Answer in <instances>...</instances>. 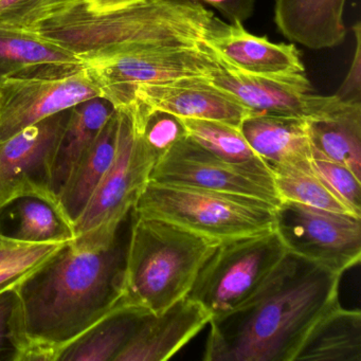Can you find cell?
Instances as JSON below:
<instances>
[{
  "label": "cell",
  "mask_w": 361,
  "mask_h": 361,
  "mask_svg": "<svg viewBox=\"0 0 361 361\" xmlns=\"http://www.w3.org/2000/svg\"><path fill=\"white\" fill-rule=\"evenodd\" d=\"M341 274L287 251L259 288L212 317L204 361H295L316 325L340 306Z\"/></svg>",
  "instance_id": "obj_3"
},
{
  "label": "cell",
  "mask_w": 361,
  "mask_h": 361,
  "mask_svg": "<svg viewBox=\"0 0 361 361\" xmlns=\"http://www.w3.org/2000/svg\"><path fill=\"white\" fill-rule=\"evenodd\" d=\"M207 79L255 113L312 120L329 115L344 104L335 96L312 94L305 73L281 77L249 75L223 61L221 69Z\"/></svg>",
  "instance_id": "obj_12"
},
{
  "label": "cell",
  "mask_w": 361,
  "mask_h": 361,
  "mask_svg": "<svg viewBox=\"0 0 361 361\" xmlns=\"http://www.w3.org/2000/svg\"><path fill=\"white\" fill-rule=\"evenodd\" d=\"M71 109L50 116L0 141V208L22 196L59 202L52 166Z\"/></svg>",
  "instance_id": "obj_11"
},
{
  "label": "cell",
  "mask_w": 361,
  "mask_h": 361,
  "mask_svg": "<svg viewBox=\"0 0 361 361\" xmlns=\"http://www.w3.org/2000/svg\"><path fill=\"white\" fill-rule=\"evenodd\" d=\"M14 304V288L0 293V361H16L18 353L12 323Z\"/></svg>",
  "instance_id": "obj_30"
},
{
  "label": "cell",
  "mask_w": 361,
  "mask_h": 361,
  "mask_svg": "<svg viewBox=\"0 0 361 361\" xmlns=\"http://www.w3.org/2000/svg\"><path fill=\"white\" fill-rule=\"evenodd\" d=\"M42 0H0V25L16 22L37 7Z\"/></svg>",
  "instance_id": "obj_33"
},
{
  "label": "cell",
  "mask_w": 361,
  "mask_h": 361,
  "mask_svg": "<svg viewBox=\"0 0 361 361\" xmlns=\"http://www.w3.org/2000/svg\"><path fill=\"white\" fill-rule=\"evenodd\" d=\"M149 180L246 196L263 200L274 208L281 204L271 170L263 159L227 161L189 136L175 143L158 159Z\"/></svg>",
  "instance_id": "obj_8"
},
{
  "label": "cell",
  "mask_w": 361,
  "mask_h": 361,
  "mask_svg": "<svg viewBox=\"0 0 361 361\" xmlns=\"http://www.w3.org/2000/svg\"><path fill=\"white\" fill-rule=\"evenodd\" d=\"M346 0H276L274 22L293 43L319 50L339 46L346 37Z\"/></svg>",
  "instance_id": "obj_18"
},
{
  "label": "cell",
  "mask_w": 361,
  "mask_h": 361,
  "mask_svg": "<svg viewBox=\"0 0 361 361\" xmlns=\"http://www.w3.org/2000/svg\"><path fill=\"white\" fill-rule=\"evenodd\" d=\"M269 169L281 202H298L323 210L355 215L314 172L312 164L310 168L304 169L290 166H274Z\"/></svg>",
  "instance_id": "obj_26"
},
{
  "label": "cell",
  "mask_w": 361,
  "mask_h": 361,
  "mask_svg": "<svg viewBox=\"0 0 361 361\" xmlns=\"http://www.w3.org/2000/svg\"><path fill=\"white\" fill-rule=\"evenodd\" d=\"M98 96L85 69L65 77L4 80L0 82V141Z\"/></svg>",
  "instance_id": "obj_13"
},
{
  "label": "cell",
  "mask_w": 361,
  "mask_h": 361,
  "mask_svg": "<svg viewBox=\"0 0 361 361\" xmlns=\"http://www.w3.org/2000/svg\"><path fill=\"white\" fill-rule=\"evenodd\" d=\"M198 3L207 4L221 12L230 24L246 22L255 11V0H197Z\"/></svg>",
  "instance_id": "obj_32"
},
{
  "label": "cell",
  "mask_w": 361,
  "mask_h": 361,
  "mask_svg": "<svg viewBox=\"0 0 361 361\" xmlns=\"http://www.w3.org/2000/svg\"><path fill=\"white\" fill-rule=\"evenodd\" d=\"M221 240L133 213L123 302L157 314L187 297Z\"/></svg>",
  "instance_id": "obj_4"
},
{
  "label": "cell",
  "mask_w": 361,
  "mask_h": 361,
  "mask_svg": "<svg viewBox=\"0 0 361 361\" xmlns=\"http://www.w3.org/2000/svg\"><path fill=\"white\" fill-rule=\"evenodd\" d=\"M66 244L20 242L0 233V293L18 286Z\"/></svg>",
  "instance_id": "obj_27"
},
{
  "label": "cell",
  "mask_w": 361,
  "mask_h": 361,
  "mask_svg": "<svg viewBox=\"0 0 361 361\" xmlns=\"http://www.w3.org/2000/svg\"><path fill=\"white\" fill-rule=\"evenodd\" d=\"M212 314L198 302L185 297L160 314H149L115 361H164L187 345Z\"/></svg>",
  "instance_id": "obj_15"
},
{
  "label": "cell",
  "mask_w": 361,
  "mask_h": 361,
  "mask_svg": "<svg viewBox=\"0 0 361 361\" xmlns=\"http://www.w3.org/2000/svg\"><path fill=\"white\" fill-rule=\"evenodd\" d=\"M274 229L285 248L343 274L361 259V217L293 202L274 209Z\"/></svg>",
  "instance_id": "obj_10"
},
{
  "label": "cell",
  "mask_w": 361,
  "mask_h": 361,
  "mask_svg": "<svg viewBox=\"0 0 361 361\" xmlns=\"http://www.w3.org/2000/svg\"><path fill=\"white\" fill-rule=\"evenodd\" d=\"M0 26L54 44L84 63L206 45L229 28L197 0H42Z\"/></svg>",
  "instance_id": "obj_2"
},
{
  "label": "cell",
  "mask_w": 361,
  "mask_h": 361,
  "mask_svg": "<svg viewBox=\"0 0 361 361\" xmlns=\"http://www.w3.org/2000/svg\"><path fill=\"white\" fill-rule=\"evenodd\" d=\"M118 133L119 113L116 109L58 194L59 204L73 226L113 162L117 149Z\"/></svg>",
  "instance_id": "obj_21"
},
{
  "label": "cell",
  "mask_w": 361,
  "mask_h": 361,
  "mask_svg": "<svg viewBox=\"0 0 361 361\" xmlns=\"http://www.w3.org/2000/svg\"><path fill=\"white\" fill-rule=\"evenodd\" d=\"M85 69L79 58L39 37L0 26V82L13 78H54Z\"/></svg>",
  "instance_id": "obj_17"
},
{
  "label": "cell",
  "mask_w": 361,
  "mask_h": 361,
  "mask_svg": "<svg viewBox=\"0 0 361 361\" xmlns=\"http://www.w3.org/2000/svg\"><path fill=\"white\" fill-rule=\"evenodd\" d=\"M181 120L190 138L221 159L231 162L262 159L251 149L240 128L212 120Z\"/></svg>",
  "instance_id": "obj_28"
},
{
  "label": "cell",
  "mask_w": 361,
  "mask_h": 361,
  "mask_svg": "<svg viewBox=\"0 0 361 361\" xmlns=\"http://www.w3.org/2000/svg\"><path fill=\"white\" fill-rule=\"evenodd\" d=\"M84 64L100 96L115 106L139 86L211 77L223 66V61L206 44L96 59Z\"/></svg>",
  "instance_id": "obj_9"
},
{
  "label": "cell",
  "mask_w": 361,
  "mask_h": 361,
  "mask_svg": "<svg viewBox=\"0 0 361 361\" xmlns=\"http://www.w3.org/2000/svg\"><path fill=\"white\" fill-rule=\"evenodd\" d=\"M286 252L276 229L221 242L198 272L188 297L212 317L225 314L252 295Z\"/></svg>",
  "instance_id": "obj_7"
},
{
  "label": "cell",
  "mask_w": 361,
  "mask_h": 361,
  "mask_svg": "<svg viewBox=\"0 0 361 361\" xmlns=\"http://www.w3.org/2000/svg\"><path fill=\"white\" fill-rule=\"evenodd\" d=\"M312 153L348 166L361 179V103H344L329 115L307 120Z\"/></svg>",
  "instance_id": "obj_23"
},
{
  "label": "cell",
  "mask_w": 361,
  "mask_h": 361,
  "mask_svg": "<svg viewBox=\"0 0 361 361\" xmlns=\"http://www.w3.org/2000/svg\"><path fill=\"white\" fill-rule=\"evenodd\" d=\"M116 109L98 96L71 107V117L63 133L52 166V190L58 197L78 162L90 149Z\"/></svg>",
  "instance_id": "obj_22"
},
{
  "label": "cell",
  "mask_w": 361,
  "mask_h": 361,
  "mask_svg": "<svg viewBox=\"0 0 361 361\" xmlns=\"http://www.w3.org/2000/svg\"><path fill=\"white\" fill-rule=\"evenodd\" d=\"M361 361V312L341 305L308 336L295 361Z\"/></svg>",
  "instance_id": "obj_25"
},
{
  "label": "cell",
  "mask_w": 361,
  "mask_h": 361,
  "mask_svg": "<svg viewBox=\"0 0 361 361\" xmlns=\"http://www.w3.org/2000/svg\"><path fill=\"white\" fill-rule=\"evenodd\" d=\"M274 209L246 196L149 180L133 213L225 242L274 229Z\"/></svg>",
  "instance_id": "obj_5"
},
{
  "label": "cell",
  "mask_w": 361,
  "mask_h": 361,
  "mask_svg": "<svg viewBox=\"0 0 361 361\" xmlns=\"http://www.w3.org/2000/svg\"><path fill=\"white\" fill-rule=\"evenodd\" d=\"M207 44L228 66L249 75L281 77L305 73L295 44L272 43L267 37L251 35L240 23L229 24L226 32Z\"/></svg>",
  "instance_id": "obj_16"
},
{
  "label": "cell",
  "mask_w": 361,
  "mask_h": 361,
  "mask_svg": "<svg viewBox=\"0 0 361 361\" xmlns=\"http://www.w3.org/2000/svg\"><path fill=\"white\" fill-rule=\"evenodd\" d=\"M310 164L336 196L355 215L361 217V179L348 166L319 154L312 153Z\"/></svg>",
  "instance_id": "obj_29"
},
{
  "label": "cell",
  "mask_w": 361,
  "mask_h": 361,
  "mask_svg": "<svg viewBox=\"0 0 361 361\" xmlns=\"http://www.w3.org/2000/svg\"><path fill=\"white\" fill-rule=\"evenodd\" d=\"M240 130L251 149L268 168H310L312 147L307 120L255 113L242 122Z\"/></svg>",
  "instance_id": "obj_19"
},
{
  "label": "cell",
  "mask_w": 361,
  "mask_h": 361,
  "mask_svg": "<svg viewBox=\"0 0 361 361\" xmlns=\"http://www.w3.org/2000/svg\"><path fill=\"white\" fill-rule=\"evenodd\" d=\"M0 233L26 243H69L75 226L60 204L37 196H22L0 208Z\"/></svg>",
  "instance_id": "obj_20"
},
{
  "label": "cell",
  "mask_w": 361,
  "mask_h": 361,
  "mask_svg": "<svg viewBox=\"0 0 361 361\" xmlns=\"http://www.w3.org/2000/svg\"><path fill=\"white\" fill-rule=\"evenodd\" d=\"M149 314L122 302L71 343L59 361H115Z\"/></svg>",
  "instance_id": "obj_24"
},
{
  "label": "cell",
  "mask_w": 361,
  "mask_h": 361,
  "mask_svg": "<svg viewBox=\"0 0 361 361\" xmlns=\"http://www.w3.org/2000/svg\"><path fill=\"white\" fill-rule=\"evenodd\" d=\"M118 113L119 133L115 157L75 223V240L81 244H107L115 238L159 159L145 145L130 115L123 111Z\"/></svg>",
  "instance_id": "obj_6"
},
{
  "label": "cell",
  "mask_w": 361,
  "mask_h": 361,
  "mask_svg": "<svg viewBox=\"0 0 361 361\" xmlns=\"http://www.w3.org/2000/svg\"><path fill=\"white\" fill-rule=\"evenodd\" d=\"M353 32L355 35V54L353 56L352 65L350 71L344 79L343 83L340 86L334 96L339 99L341 102L348 104H357L361 103V26L360 23H357L353 27Z\"/></svg>",
  "instance_id": "obj_31"
},
{
  "label": "cell",
  "mask_w": 361,
  "mask_h": 361,
  "mask_svg": "<svg viewBox=\"0 0 361 361\" xmlns=\"http://www.w3.org/2000/svg\"><path fill=\"white\" fill-rule=\"evenodd\" d=\"M133 210L102 245L67 243L16 290V361H59L71 343L123 302Z\"/></svg>",
  "instance_id": "obj_1"
},
{
  "label": "cell",
  "mask_w": 361,
  "mask_h": 361,
  "mask_svg": "<svg viewBox=\"0 0 361 361\" xmlns=\"http://www.w3.org/2000/svg\"><path fill=\"white\" fill-rule=\"evenodd\" d=\"M134 103H143L183 119L212 120L236 128L255 114L228 92L213 86L207 78L139 86L126 94L115 109H126Z\"/></svg>",
  "instance_id": "obj_14"
}]
</instances>
